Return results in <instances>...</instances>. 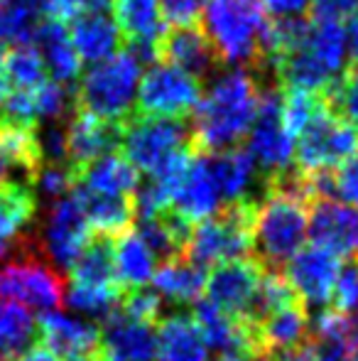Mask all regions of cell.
Returning <instances> with one entry per match:
<instances>
[{
    "instance_id": "6da1fadb",
    "label": "cell",
    "mask_w": 358,
    "mask_h": 361,
    "mask_svg": "<svg viewBox=\"0 0 358 361\" xmlns=\"http://www.w3.org/2000/svg\"><path fill=\"white\" fill-rule=\"evenodd\" d=\"M260 86L258 74L236 67L219 74L204 91L191 121V143L196 152L229 150L248 135L258 114Z\"/></svg>"
},
{
    "instance_id": "7a4b0ae2",
    "label": "cell",
    "mask_w": 358,
    "mask_h": 361,
    "mask_svg": "<svg viewBox=\"0 0 358 361\" xmlns=\"http://www.w3.org/2000/svg\"><path fill=\"white\" fill-rule=\"evenodd\" d=\"M346 64V35L341 23H309L300 39L270 62L263 81L280 89L326 94Z\"/></svg>"
},
{
    "instance_id": "3957f363",
    "label": "cell",
    "mask_w": 358,
    "mask_h": 361,
    "mask_svg": "<svg viewBox=\"0 0 358 361\" xmlns=\"http://www.w3.org/2000/svg\"><path fill=\"white\" fill-rule=\"evenodd\" d=\"M263 0H209L204 8V32L221 62L245 69L260 67L263 39L268 30Z\"/></svg>"
},
{
    "instance_id": "277c9868",
    "label": "cell",
    "mask_w": 358,
    "mask_h": 361,
    "mask_svg": "<svg viewBox=\"0 0 358 361\" xmlns=\"http://www.w3.org/2000/svg\"><path fill=\"white\" fill-rule=\"evenodd\" d=\"M307 209L309 204L300 197L263 187L255 212L253 258L263 263L265 271H282V266L302 248L307 236Z\"/></svg>"
},
{
    "instance_id": "5b68a950",
    "label": "cell",
    "mask_w": 358,
    "mask_h": 361,
    "mask_svg": "<svg viewBox=\"0 0 358 361\" xmlns=\"http://www.w3.org/2000/svg\"><path fill=\"white\" fill-rule=\"evenodd\" d=\"M255 212H258V197H245L224 204L214 216L204 219L191 228L184 258L194 266L206 268L250 256Z\"/></svg>"
},
{
    "instance_id": "8992f818",
    "label": "cell",
    "mask_w": 358,
    "mask_h": 361,
    "mask_svg": "<svg viewBox=\"0 0 358 361\" xmlns=\"http://www.w3.org/2000/svg\"><path fill=\"white\" fill-rule=\"evenodd\" d=\"M140 59L130 49L94 64L82 76L74 96V109L87 111L101 121L125 123L133 116V104L140 84Z\"/></svg>"
},
{
    "instance_id": "52a82bcc",
    "label": "cell",
    "mask_w": 358,
    "mask_h": 361,
    "mask_svg": "<svg viewBox=\"0 0 358 361\" xmlns=\"http://www.w3.org/2000/svg\"><path fill=\"white\" fill-rule=\"evenodd\" d=\"M67 295V281L47 258L42 256L34 241L18 256L0 263V300L27 305L32 310H57Z\"/></svg>"
},
{
    "instance_id": "ba28073f",
    "label": "cell",
    "mask_w": 358,
    "mask_h": 361,
    "mask_svg": "<svg viewBox=\"0 0 358 361\" xmlns=\"http://www.w3.org/2000/svg\"><path fill=\"white\" fill-rule=\"evenodd\" d=\"M120 147L135 170L153 177L167 167L181 150L194 147L191 126H186V118L133 114L123 123Z\"/></svg>"
},
{
    "instance_id": "9c48e42d",
    "label": "cell",
    "mask_w": 358,
    "mask_h": 361,
    "mask_svg": "<svg viewBox=\"0 0 358 361\" xmlns=\"http://www.w3.org/2000/svg\"><path fill=\"white\" fill-rule=\"evenodd\" d=\"M358 150V128L331 114L329 106L309 121L297 135L295 167L305 175L334 172L346 157Z\"/></svg>"
},
{
    "instance_id": "30bf717a",
    "label": "cell",
    "mask_w": 358,
    "mask_h": 361,
    "mask_svg": "<svg viewBox=\"0 0 358 361\" xmlns=\"http://www.w3.org/2000/svg\"><path fill=\"white\" fill-rule=\"evenodd\" d=\"M204 96V81L181 72L167 62H155L148 67L138 89L140 116H160V118H186L194 114Z\"/></svg>"
},
{
    "instance_id": "8fae6325",
    "label": "cell",
    "mask_w": 358,
    "mask_h": 361,
    "mask_svg": "<svg viewBox=\"0 0 358 361\" xmlns=\"http://www.w3.org/2000/svg\"><path fill=\"white\" fill-rule=\"evenodd\" d=\"M280 101L282 91L277 86H260L258 114H255L253 126L248 130V147H245V152L263 170V180L290 170L292 160H295V143H292L295 138L287 133L285 123H282Z\"/></svg>"
},
{
    "instance_id": "7c38bea8",
    "label": "cell",
    "mask_w": 358,
    "mask_h": 361,
    "mask_svg": "<svg viewBox=\"0 0 358 361\" xmlns=\"http://www.w3.org/2000/svg\"><path fill=\"white\" fill-rule=\"evenodd\" d=\"M42 256L57 268L59 273L69 271L82 248L91 238V226L79 207L77 197L69 195L52 202L44 221L34 228Z\"/></svg>"
},
{
    "instance_id": "4fadbf2b",
    "label": "cell",
    "mask_w": 358,
    "mask_h": 361,
    "mask_svg": "<svg viewBox=\"0 0 358 361\" xmlns=\"http://www.w3.org/2000/svg\"><path fill=\"white\" fill-rule=\"evenodd\" d=\"M341 271L339 256L319 246H305L282 266V276L290 283L292 290L305 300V305L314 307H329L334 295L336 278Z\"/></svg>"
},
{
    "instance_id": "5bb4252c",
    "label": "cell",
    "mask_w": 358,
    "mask_h": 361,
    "mask_svg": "<svg viewBox=\"0 0 358 361\" xmlns=\"http://www.w3.org/2000/svg\"><path fill=\"white\" fill-rule=\"evenodd\" d=\"M263 263L253 256L234 258V261H224L214 266L204 283L206 300L216 305L224 312L234 314V317L243 319L248 312L253 295L263 281Z\"/></svg>"
},
{
    "instance_id": "9a60e30c",
    "label": "cell",
    "mask_w": 358,
    "mask_h": 361,
    "mask_svg": "<svg viewBox=\"0 0 358 361\" xmlns=\"http://www.w3.org/2000/svg\"><path fill=\"white\" fill-rule=\"evenodd\" d=\"M307 233L312 243L339 258H358V207L321 197L312 202Z\"/></svg>"
},
{
    "instance_id": "2e32d148",
    "label": "cell",
    "mask_w": 358,
    "mask_h": 361,
    "mask_svg": "<svg viewBox=\"0 0 358 361\" xmlns=\"http://www.w3.org/2000/svg\"><path fill=\"white\" fill-rule=\"evenodd\" d=\"M37 339L62 361H84L103 349L98 324L62 312H44L37 319Z\"/></svg>"
},
{
    "instance_id": "e0dca14e",
    "label": "cell",
    "mask_w": 358,
    "mask_h": 361,
    "mask_svg": "<svg viewBox=\"0 0 358 361\" xmlns=\"http://www.w3.org/2000/svg\"><path fill=\"white\" fill-rule=\"evenodd\" d=\"M309 329L312 314L309 307L305 305V300L285 305V307H280L277 312L268 314L265 319H260L258 324L250 327L255 354L263 361H268L282 352L302 347V344L309 342Z\"/></svg>"
},
{
    "instance_id": "ac0fdd59",
    "label": "cell",
    "mask_w": 358,
    "mask_h": 361,
    "mask_svg": "<svg viewBox=\"0 0 358 361\" xmlns=\"http://www.w3.org/2000/svg\"><path fill=\"white\" fill-rule=\"evenodd\" d=\"M158 62L172 64V67L196 76L201 81L206 76L216 74L221 64H224L219 52L214 49V44H211V39L196 25L165 30L162 37L158 39Z\"/></svg>"
},
{
    "instance_id": "d6986e66",
    "label": "cell",
    "mask_w": 358,
    "mask_h": 361,
    "mask_svg": "<svg viewBox=\"0 0 358 361\" xmlns=\"http://www.w3.org/2000/svg\"><path fill=\"white\" fill-rule=\"evenodd\" d=\"M120 135H123V123L101 121L87 111L74 109V116L64 128L67 162L74 170V175H79L96 157L113 152L120 145Z\"/></svg>"
},
{
    "instance_id": "ffe728a7",
    "label": "cell",
    "mask_w": 358,
    "mask_h": 361,
    "mask_svg": "<svg viewBox=\"0 0 358 361\" xmlns=\"http://www.w3.org/2000/svg\"><path fill=\"white\" fill-rule=\"evenodd\" d=\"M221 207H224V202H221L219 187H216L214 177L206 167L204 152H196L194 160L186 167L184 177H181L177 192H174L170 209L177 212L184 221L194 226V224L214 216Z\"/></svg>"
},
{
    "instance_id": "44dd1931",
    "label": "cell",
    "mask_w": 358,
    "mask_h": 361,
    "mask_svg": "<svg viewBox=\"0 0 358 361\" xmlns=\"http://www.w3.org/2000/svg\"><path fill=\"white\" fill-rule=\"evenodd\" d=\"M101 342H103L106 357L113 361H155V352H158L155 324L130 319L120 310L103 319Z\"/></svg>"
},
{
    "instance_id": "7402d4cb",
    "label": "cell",
    "mask_w": 358,
    "mask_h": 361,
    "mask_svg": "<svg viewBox=\"0 0 358 361\" xmlns=\"http://www.w3.org/2000/svg\"><path fill=\"white\" fill-rule=\"evenodd\" d=\"M34 49L42 57L47 76L57 84H77L82 79V57L74 49L72 35H69L67 25L59 20H42L32 35Z\"/></svg>"
},
{
    "instance_id": "603a6c76",
    "label": "cell",
    "mask_w": 358,
    "mask_h": 361,
    "mask_svg": "<svg viewBox=\"0 0 358 361\" xmlns=\"http://www.w3.org/2000/svg\"><path fill=\"white\" fill-rule=\"evenodd\" d=\"M155 361H209V347L191 314H162L158 322Z\"/></svg>"
},
{
    "instance_id": "cb8c5ba5",
    "label": "cell",
    "mask_w": 358,
    "mask_h": 361,
    "mask_svg": "<svg viewBox=\"0 0 358 361\" xmlns=\"http://www.w3.org/2000/svg\"><path fill=\"white\" fill-rule=\"evenodd\" d=\"M77 185L87 187L96 195L108 197H135L140 187V172L120 152H106L89 162L77 175Z\"/></svg>"
},
{
    "instance_id": "d4e9b609",
    "label": "cell",
    "mask_w": 358,
    "mask_h": 361,
    "mask_svg": "<svg viewBox=\"0 0 358 361\" xmlns=\"http://www.w3.org/2000/svg\"><path fill=\"white\" fill-rule=\"evenodd\" d=\"M72 42L74 49L79 52L82 62L98 64L103 59L113 57L123 44V35H120L118 25L106 13H82L72 20Z\"/></svg>"
},
{
    "instance_id": "484cf974",
    "label": "cell",
    "mask_w": 358,
    "mask_h": 361,
    "mask_svg": "<svg viewBox=\"0 0 358 361\" xmlns=\"http://www.w3.org/2000/svg\"><path fill=\"white\" fill-rule=\"evenodd\" d=\"M72 195L77 197L89 226L94 228L96 233L115 238L118 233L128 231L130 221L135 219V197L96 195V192H91L82 185L74 187Z\"/></svg>"
},
{
    "instance_id": "4316f807",
    "label": "cell",
    "mask_w": 358,
    "mask_h": 361,
    "mask_svg": "<svg viewBox=\"0 0 358 361\" xmlns=\"http://www.w3.org/2000/svg\"><path fill=\"white\" fill-rule=\"evenodd\" d=\"M204 157L224 204L253 197L248 195V190L255 180V162L248 152L241 147H229L221 152H204Z\"/></svg>"
},
{
    "instance_id": "83f0119b",
    "label": "cell",
    "mask_w": 358,
    "mask_h": 361,
    "mask_svg": "<svg viewBox=\"0 0 358 361\" xmlns=\"http://www.w3.org/2000/svg\"><path fill=\"white\" fill-rule=\"evenodd\" d=\"M120 35L128 44H158L165 32L160 0H110Z\"/></svg>"
},
{
    "instance_id": "f1b7e54d",
    "label": "cell",
    "mask_w": 358,
    "mask_h": 361,
    "mask_svg": "<svg viewBox=\"0 0 358 361\" xmlns=\"http://www.w3.org/2000/svg\"><path fill=\"white\" fill-rule=\"evenodd\" d=\"M74 286L108 288L120 286L115 276V256H113V236L94 233L69 268Z\"/></svg>"
},
{
    "instance_id": "f546056e",
    "label": "cell",
    "mask_w": 358,
    "mask_h": 361,
    "mask_svg": "<svg viewBox=\"0 0 358 361\" xmlns=\"http://www.w3.org/2000/svg\"><path fill=\"white\" fill-rule=\"evenodd\" d=\"M113 256H115V276L125 290L145 288L155 276V261L145 241L138 231H123L113 238Z\"/></svg>"
},
{
    "instance_id": "4dcf8cb0",
    "label": "cell",
    "mask_w": 358,
    "mask_h": 361,
    "mask_svg": "<svg viewBox=\"0 0 358 361\" xmlns=\"http://www.w3.org/2000/svg\"><path fill=\"white\" fill-rule=\"evenodd\" d=\"M153 283L155 293L160 298L170 300L172 305H194L199 300L201 290H204L206 276L204 268L194 266L181 256L174 258V261H165L160 271H155Z\"/></svg>"
},
{
    "instance_id": "1f68e13d",
    "label": "cell",
    "mask_w": 358,
    "mask_h": 361,
    "mask_svg": "<svg viewBox=\"0 0 358 361\" xmlns=\"http://www.w3.org/2000/svg\"><path fill=\"white\" fill-rule=\"evenodd\" d=\"M37 337V319L25 305L0 300V349L18 357Z\"/></svg>"
},
{
    "instance_id": "d6a6232c",
    "label": "cell",
    "mask_w": 358,
    "mask_h": 361,
    "mask_svg": "<svg viewBox=\"0 0 358 361\" xmlns=\"http://www.w3.org/2000/svg\"><path fill=\"white\" fill-rule=\"evenodd\" d=\"M5 81L15 91H30L37 89L39 84L47 81V67L42 57L34 49V44H15L10 52H5Z\"/></svg>"
},
{
    "instance_id": "836d02e7",
    "label": "cell",
    "mask_w": 358,
    "mask_h": 361,
    "mask_svg": "<svg viewBox=\"0 0 358 361\" xmlns=\"http://www.w3.org/2000/svg\"><path fill=\"white\" fill-rule=\"evenodd\" d=\"M125 295L123 286H108V288H91V286H69L64 302L77 312H84L89 317H98L103 322L106 317L120 307V300Z\"/></svg>"
},
{
    "instance_id": "e575fe53",
    "label": "cell",
    "mask_w": 358,
    "mask_h": 361,
    "mask_svg": "<svg viewBox=\"0 0 358 361\" xmlns=\"http://www.w3.org/2000/svg\"><path fill=\"white\" fill-rule=\"evenodd\" d=\"M280 91H282V101H280L282 123H285L287 133L292 138H297L309 126V121L324 109L326 99L324 94H312V91H300V89H280Z\"/></svg>"
},
{
    "instance_id": "d590c367",
    "label": "cell",
    "mask_w": 358,
    "mask_h": 361,
    "mask_svg": "<svg viewBox=\"0 0 358 361\" xmlns=\"http://www.w3.org/2000/svg\"><path fill=\"white\" fill-rule=\"evenodd\" d=\"M77 187V175L67 162H42L32 177V190L44 200H62Z\"/></svg>"
},
{
    "instance_id": "8d00e7d4",
    "label": "cell",
    "mask_w": 358,
    "mask_h": 361,
    "mask_svg": "<svg viewBox=\"0 0 358 361\" xmlns=\"http://www.w3.org/2000/svg\"><path fill=\"white\" fill-rule=\"evenodd\" d=\"M324 99L331 114L358 128V64L349 67L344 76L336 79V84L326 91Z\"/></svg>"
},
{
    "instance_id": "74e56055",
    "label": "cell",
    "mask_w": 358,
    "mask_h": 361,
    "mask_svg": "<svg viewBox=\"0 0 358 361\" xmlns=\"http://www.w3.org/2000/svg\"><path fill=\"white\" fill-rule=\"evenodd\" d=\"M118 310L125 317L158 327V322L162 319V298H160L155 290H148V288L125 290Z\"/></svg>"
},
{
    "instance_id": "f35d334b",
    "label": "cell",
    "mask_w": 358,
    "mask_h": 361,
    "mask_svg": "<svg viewBox=\"0 0 358 361\" xmlns=\"http://www.w3.org/2000/svg\"><path fill=\"white\" fill-rule=\"evenodd\" d=\"M356 305H358V258L346 263V266H341L329 307L336 310V312L349 314Z\"/></svg>"
},
{
    "instance_id": "ab89813d",
    "label": "cell",
    "mask_w": 358,
    "mask_h": 361,
    "mask_svg": "<svg viewBox=\"0 0 358 361\" xmlns=\"http://www.w3.org/2000/svg\"><path fill=\"white\" fill-rule=\"evenodd\" d=\"M331 187H334V197H341L351 207H358V150L331 172Z\"/></svg>"
},
{
    "instance_id": "60d3db41",
    "label": "cell",
    "mask_w": 358,
    "mask_h": 361,
    "mask_svg": "<svg viewBox=\"0 0 358 361\" xmlns=\"http://www.w3.org/2000/svg\"><path fill=\"white\" fill-rule=\"evenodd\" d=\"M209 0H160L162 20H167L174 27L196 25L204 15V8Z\"/></svg>"
},
{
    "instance_id": "b9f144b4",
    "label": "cell",
    "mask_w": 358,
    "mask_h": 361,
    "mask_svg": "<svg viewBox=\"0 0 358 361\" xmlns=\"http://www.w3.org/2000/svg\"><path fill=\"white\" fill-rule=\"evenodd\" d=\"M358 10V0H309V13L317 23H341Z\"/></svg>"
},
{
    "instance_id": "7bdbcfd3",
    "label": "cell",
    "mask_w": 358,
    "mask_h": 361,
    "mask_svg": "<svg viewBox=\"0 0 358 361\" xmlns=\"http://www.w3.org/2000/svg\"><path fill=\"white\" fill-rule=\"evenodd\" d=\"M265 10L275 20H287V18H302L309 10V0H263Z\"/></svg>"
},
{
    "instance_id": "ee69618b",
    "label": "cell",
    "mask_w": 358,
    "mask_h": 361,
    "mask_svg": "<svg viewBox=\"0 0 358 361\" xmlns=\"http://www.w3.org/2000/svg\"><path fill=\"white\" fill-rule=\"evenodd\" d=\"M344 35H346V57H349L351 67H356L358 64V10L351 15Z\"/></svg>"
},
{
    "instance_id": "f6af8a7d",
    "label": "cell",
    "mask_w": 358,
    "mask_h": 361,
    "mask_svg": "<svg viewBox=\"0 0 358 361\" xmlns=\"http://www.w3.org/2000/svg\"><path fill=\"white\" fill-rule=\"evenodd\" d=\"M268 361H319V359H317V352H314V347H312V342H307L297 349L277 354V357H272Z\"/></svg>"
},
{
    "instance_id": "bcb514c9",
    "label": "cell",
    "mask_w": 358,
    "mask_h": 361,
    "mask_svg": "<svg viewBox=\"0 0 358 361\" xmlns=\"http://www.w3.org/2000/svg\"><path fill=\"white\" fill-rule=\"evenodd\" d=\"M13 361H62V359L54 357L44 344H30V347L25 349L23 354H18Z\"/></svg>"
},
{
    "instance_id": "7dc6e473",
    "label": "cell",
    "mask_w": 358,
    "mask_h": 361,
    "mask_svg": "<svg viewBox=\"0 0 358 361\" xmlns=\"http://www.w3.org/2000/svg\"><path fill=\"white\" fill-rule=\"evenodd\" d=\"M79 5H82V13H106L110 8V0H79Z\"/></svg>"
},
{
    "instance_id": "c3c4849f",
    "label": "cell",
    "mask_w": 358,
    "mask_h": 361,
    "mask_svg": "<svg viewBox=\"0 0 358 361\" xmlns=\"http://www.w3.org/2000/svg\"><path fill=\"white\" fill-rule=\"evenodd\" d=\"M3 67H5V47L0 44V104H3V99L8 96V91H10L8 81H5V74H3Z\"/></svg>"
},
{
    "instance_id": "681fc988",
    "label": "cell",
    "mask_w": 358,
    "mask_h": 361,
    "mask_svg": "<svg viewBox=\"0 0 358 361\" xmlns=\"http://www.w3.org/2000/svg\"><path fill=\"white\" fill-rule=\"evenodd\" d=\"M219 361H263V359L253 357V354H221Z\"/></svg>"
},
{
    "instance_id": "f907efd6",
    "label": "cell",
    "mask_w": 358,
    "mask_h": 361,
    "mask_svg": "<svg viewBox=\"0 0 358 361\" xmlns=\"http://www.w3.org/2000/svg\"><path fill=\"white\" fill-rule=\"evenodd\" d=\"M349 314H351V317H349L351 319V327H354V332H356V337H358V305H356L354 310H351Z\"/></svg>"
},
{
    "instance_id": "816d5d0a",
    "label": "cell",
    "mask_w": 358,
    "mask_h": 361,
    "mask_svg": "<svg viewBox=\"0 0 358 361\" xmlns=\"http://www.w3.org/2000/svg\"><path fill=\"white\" fill-rule=\"evenodd\" d=\"M84 361H106V352L101 349L98 354H94V357H89V359H84Z\"/></svg>"
},
{
    "instance_id": "f5cc1de1",
    "label": "cell",
    "mask_w": 358,
    "mask_h": 361,
    "mask_svg": "<svg viewBox=\"0 0 358 361\" xmlns=\"http://www.w3.org/2000/svg\"><path fill=\"white\" fill-rule=\"evenodd\" d=\"M15 357H10L8 352H3V349H0V361H13Z\"/></svg>"
},
{
    "instance_id": "db71d44e",
    "label": "cell",
    "mask_w": 358,
    "mask_h": 361,
    "mask_svg": "<svg viewBox=\"0 0 358 361\" xmlns=\"http://www.w3.org/2000/svg\"><path fill=\"white\" fill-rule=\"evenodd\" d=\"M106 361H113V359H108V357H106Z\"/></svg>"
}]
</instances>
